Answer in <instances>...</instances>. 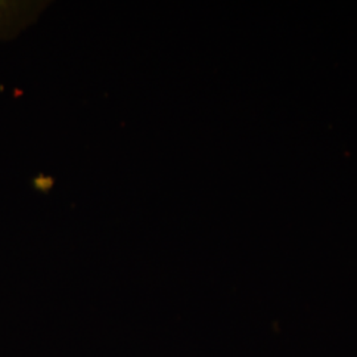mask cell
I'll return each instance as SVG.
<instances>
[{"label":"cell","mask_w":357,"mask_h":357,"mask_svg":"<svg viewBox=\"0 0 357 357\" xmlns=\"http://www.w3.org/2000/svg\"><path fill=\"white\" fill-rule=\"evenodd\" d=\"M45 3L0 0V41L17 36L32 24L44 10Z\"/></svg>","instance_id":"6da1fadb"}]
</instances>
